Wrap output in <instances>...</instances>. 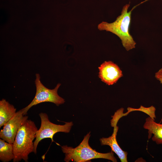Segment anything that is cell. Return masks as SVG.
<instances>
[{
	"instance_id": "1",
	"label": "cell",
	"mask_w": 162,
	"mask_h": 162,
	"mask_svg": "<svg viewBox=\"0 0 162 162\" xmlns=\"http://www.w3.org/2000/svg\"><path fill=\"white\" fill-rule=\"evenodd\" d=\"M130 5L129 3L124 6L121 14L114 22L108 23L103 21L98 26L100 30L109 32L118 36L121 40L123 46L127 51L134 48L136 44L130 33V26L131 12L137 6L128 12Z\"/></svg>"
},
{
	"instance_id": "2",
	"label": "cell",
	"mask_w": 162,
	"mask_h": 162,
	"mask_svg": "<svg viewBox=\"0 0 162 162\" xmlns=\"http://www.w3.org/2000/svg\"><path fill=\"white\" fill-rule=\"evenodd\" d=\"M38 129L34 122L27 119L19 129L14 143V162H18L23 160L28 161V156L34 152V142Z\"/></svg>"
},
{
	"instance_id": "3",
	"label": "cell",
	"mask_w": 162,
	"mask_h": 162,
	"mask_svg": "<svg viewBox=\"0 0 162 162\" xmlns=\"http://www.w3.org/2000/svg\"><path fill=\"white\" fill-rule=\"evenodd\" d=\"M91 136L90 132L88 133L77 146L75 148L67 145L61 146L62 152L65 154L64 160L66 162H85L97 158H103L113 162L117 161L114 157L113 152L106 153H101L93 149L90 146L88 141Z\"/></svg>"
},
{
	"instance_id": "4",
	"label": "cell",
	"mask_w": 162,
	"mask_h": 162,
	"mask_svg": "<svg viewBox=\"0 0 162 162\" xmlns=\"http://www.w3.org/2000/svg\"><path fill=\"white\" fill-rule=\"evenodd\" d=\"M35 76L36 94L34 99L29 104L23 108L25 115H27L28 111L32 107L38 104L50 102L58 106L65 102L64 99L58 94V90L61 85L60 83H58L54 88L50 89L46 87L41 82L40 76L39 74H36Z\"/></svg>"
},
{
	"instance_id": "5",
	"label": "cell",
	"mask_w": 162,
	"mask_h": 162,
	"mask_svg": "<svg viewBox=\"0 0 162 162\" xmlns=\"http://www.w3.org/2000/svg\"><path fill=\"white\" fill-rule=\"evenodd\" d=\"M39 116L41 119V125L35 135V140L34 142V152L37 153V149L39 143L43 139L50 138L52 142L53 136L58 132L69 133L73 125L72 122H65L64 125L54 124L50 121L47 115L45 113L41 112Z\"/></svg>"
},
{
	"instance_id": "6",
	"label": "cell",
	"mask_w": 162,
	"mask_h": 162,
	"mask_svg": "<svg viewBox=\"0 0 162 162\" xmlns=\"http://www.w3.org/2000/svg\"><path fill=\"white\" fill-rule=\"evenodd\" d=\"M28 118V116L24 115L23 109L16 112L1 130L0 138L9 143L13 144L19 129Z\"/></svg>"
},
{
	"instance_id": "7",
	"label": "cell",
	"mask_w": 162,
	"mask_h": 162,
	"mask_svg": "<svg viewBox=\"0 0 162 162\" xmlns=\"http://www.w3.org/2000/svg\"><path fill=\"white\" fill-rule=\"evenodd\" d=\"M98 69L99 78L108 85L116 83L123 76L122 71L118 66L111 61L104 62Z\"/></svg>"
},
{
	"instance_id": "8",
	"label": "cell",
	"mask_w": 162,
	"mask_h": 162,
	"mask_svg": "<svg viewBox=\"0 0 162 162\" xmlns=\"http://www.w3.org/2000/svg\"><path fill=\"white\" fill-rule=\"evenodd\" d=\"M111 126L113 127V133L111 136L107 138L103 137L100 139L101 145H108L111 149V151L115 153L121 162H127L128 152L124 151L119 146L116 140V135L118 127L117 122L111 121Z\"/></svg>"
},
{
	"instance_id": "9",
	"label": "cell",
	"mask_w": 162,
	"mask_h": 162,
	"mask_svg": "<svg viewBox=\"0 0 162 162\" xmlns=\"http://www.w3.org/2000/svg\"><path fill=\"white\" fill-rule=\"evenodd\" d=\"M154 121L149 116L146 118L143 127L148 130V139L153 134L152 140L157 144L162 145V124L157 123Z\"/></svg>"
},
{
	"instance_id": "10",
	"label": "cell",
	"mask_w": 162,
	"mask_h": 162,
	"mask_svg": "<svg viewBox=\"0 0 162 162\" xmlns=\"http://www.w3.org/2000/svg\"><path fill=\"white\" fill-rule=\"evenodd\" d=\"M16 111V108L5 99L0 101V128L10 119Z\"/></svg>"
},
{
	"instance_id": "11",
	"label": "cell",
	"mask_w": 162,
	"mask_h": 162,
	"mask_svg": "<svg viewBox=\"0 0 162 162\" xmlns=\"http://www.w3.org/2000/svg\"><path fill=\"white\" fill-rule=\"evenodd\" d=\"M13 144L0 139V160L3 162H8L14 159Z\"/></svg>"
},
{
	"instance_id": "12",
	"label": "cell",
	"mask_w": 162,
	"mask_h": 162,
	"mask_svg": "<svg viewBox=\"0 0 162 162\" xmlns=\"http://www.w3.org/2000/svg\"><path fill=\"white\" fill-rule=\"evenodd\" d=\"M155 77L162 85V68L160 69L155 73ZM161 121H162V118Z\"/></svg>"
}]
</instances>
